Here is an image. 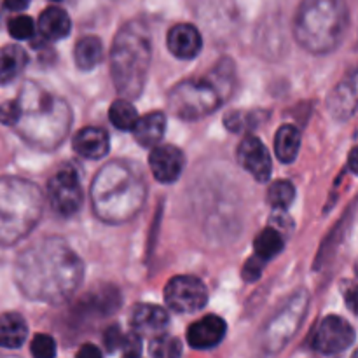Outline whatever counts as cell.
Returning <instances> with one entry per match:
<instances>
[{"label": "cell", "mask_w": 358, "mask_h": 358, "mask_svg": "<svg viewBox=\"0 0 358 358\" xmlns=\"http://www.w3.org/2000/svg\"><path fill=\"white\" fill-rule=\"evenodd\" d=\"M248 119H250V114H247V112L233 110L224 117V124H226V128L229 129V131L241 133L245 131L248 126H252V121H248Z\"/></svg>", "instance_id": "1f68e13d"}, {"label": "cell", "mask_w": 358, "mask_h": 358, "mask_svg": "<svg viewBox=\"0 0 358 358\" xmlns=\"http://www.w3.org/2000/svg\"><path fill=\"white\" fill-rule=\"evenodd\" d=\"M20 119V101L9 100L0 105V122L3 126H14Z\"/></svg>", "instance_id": "d6a6232c"}, {"label": "cell", "mask_w": 358, "mask_h": 358, "mask_svg": "<svg viewBox=\"0 0 358 358\" xmlns=\"http://www.w3.org/2000/svg\"><path fill=\"white\" fill-rule=\"evenodd\" d=\"M296 199V187L290 180H276L268 189V203L276 212H287Z\"/></svg>", "instance_id": "83f0119b"}, {"label": "cell", "mask_w": 358, "mask_h": 358, "mask_svg": "<svg viewBox=\"0 0 358 358\" xmlns=\"http://www.w3.org/2000/svg\"><path fill=\"white\" fill-rule=\"evenodd\" d=\"M7 30H9L10 37L16 38V41H28V38L34 37L35 23L30 16L20 14V16L13 17V20L9 21Z\"/></svg>", "instance_id": "f546056e"}, {"label": "cell", "mask_w": 358, "mask_h": 358, "mask_svg": "<svg viewBox=\"0 0 358 358\" xmlns=\"http://www.w3.org/2000/svg\"><path fill=\"white\" fill-rule=\"evenodd\" d=\"M122 338H124V334H122L121 329H119L117 325H112V327H108L103 334V343H105V348H107V352H110V353L117 352V350L121 348Z\"/></svg>", "instance_id": "d590c367"}, {"label": "cell", "mask_w": 358, "mask_h": 358, "mask_svg": "<svg viewBox=\"0 0 358 358\" xmlns=\"http://www.w3.org/2000/svg\"><path fill=\"white\" fill-rule=\"evenodd\" d=\"M147 184L142 171L126 161L105 164L91 184V203L94 215L108 224L133 219L143 208Z\"/></svg>", "instance_id": "7a4b0ae2"}, {"label": "cell", "mask_w": 358, "mask_h": 358, "mask_svg": "<svg viewBox=\"0 0 358 358\" xmlns=\"http://www.w3.org/2000/svg\"><path fill=\"white\" fill-rule=\"evenodd\" d=\"M103 42L100 41V37H94V35H86L80 41H77L76 51H73V59H76V65L79 70H93L103 62Z\"/></svg>", "instance_id": "603a6c76"}, {"label": "cell", "mask_w": 358, "mask_h": 358, "mask_svg": "<svg viewBox=\"0 0 358 358\" xmlns=\"http://www.w3.org/2000/svg\"><path fill=\"white\" fill-rule=\"evenodd\" d=\"M308 303H310L308 294L304 290L297 292L290 299V303L285 304L282 311L268 322V325L262 329V346L268 352H280L285 346V343H289L294 338L301 322L304 320Z\"/></svg>", "instance_id": "ba28073f"}, {"label": "cell", "mask_w": 358, "mask_h": 358, "mask_svg": "<svg viewBox=\"0 0 358 358\" xmlns=\"http://www.w3.org/2000/svg\"><path fill=\"white\" fill-rule=\"evenodd\" d=\"M84 278L79 255L59 238H44L20 255L16 282L21 292L48 304L65 303Z\"/></svg>", "instance_id": "6da1fadb"}, {"label": "cell", "mask_w": 358, "mask_h": 358, "mask_svg": "<svg viewBox=\"0 0 358 358\" xmlns=\"http://www.w3.org/2000/svg\"><path fill=\"white\" fill-rule=\"evenodd\" d=\"M72 147L79 156L86 159H103L110 150V138L103 128L86 126L73 135Z\"/></svg>", "instance_id": "e0dca14e"}, {"label": "cell", "mask_w": 358, "mask_h": 358, "mask_svg": "<svg viewBox=\"0 0 358 358\" xmlns=\"http://www.w3.org/2000/svg\"><path fill=\"white\" fill-rule=\"evenodd\" d=\"M152 44L143 24L131 21L117 31L110 49V73L122 98H138L145 87Z\"/></svg>", "instance_id": "277c9868"}, {"label": "cell", "mask_w": 358, "mask_h": 358, "mask_svg": "<svg viewBox=\"0 0 358 358\" xmlns=\"http://www.w3.org/2000/svg\"><path fill=\"white\" fill-rule=\"evenodd\" d=\"M30 6V0H3V7L13 13H21Z\"/></svg>", "instance_id": "8d00e7d4"}, {"label": "cell", "mask_w": 358, "mask_h": 358, "mask_svg": "<svg viewBox=\"0 0 358 358\" xmlns=\"http://www.w3.org/2000/svg\"><path fill=\"white\" fill-rule=\"evenodd\" d=\"M119 350H121L124 357H140L142 355V338L131 331L122 338L121 348Z\"/></svg>", "instance_id": "836d02e7"}, {"label": "cell", "mask_w": 358, "mask_h": 358, "mask_svg": "<svg viewBox=\"0 0 358 358\" xmlns=\"http://www.w3.org/2000/svg\"><path fill=\"white\" fill-rule=\"evenodd\" d=\"M149 355L156 358H173L182 355V345L177 338L173 336H168L166 332L164 334L156 336L152 338L149 346Z\"/></svg>", "instance_id": "f1b7e54d"}, {"label": "cell", "mask_w": 358, "mask_h": 358, "mask_svg": "<svg viewBox=\"0 0 358 358\" xmlns=\"http://www.w3.org/2000/svg\"><path fill=\"white\" fill-rule=\"evenodd\" d=\"M348 28V9L343 0H303L297 10L294 34L313 55L332 52Z\"/></svg>", "instance_id": "5b68a950"}, {"label": "cell", "mask_w": 358, "mask_h": 358, "mask_svg": "<svg viewBox=\"0 0 358 358\" xmlns=\"http://www.w3.org/2000/svg\"><path fill=\"white\" fill-rule=\"evenodd\" d=\"M164 301L177 313H196L208 303V289L198 276H175L164 287Z\"/></svg>", "instance_id": "9c48e42d"}, {"label": "cell", "mask_w": 358, "mask_h": 358, "mask_svg": "<svg viewBox=\"0 0 358 358\" xmlns=\"http://www.w3.org/2000/svg\"><path fill=\"white\" fill-rule=\"evenodd\" d=\"M28 65V55L21 45L9 44L0 48V84L13 83Z\"/></svg>", "instance_id": "44dd1931"}, {"label": "cell", "mask_w": 358, "mask_h": 358, "mask_svg": "<svg viewBox=\"0 0 358 358\" xmlns=\"http://www.w3.org/2000/svg\"><path fill=\"white\" fill-rule=\"evenodd\" d=\"M227 324L217 315H206L187 329V343L194 350H212L224 341Z\"/></svg>", "instance_id": "9a60e30c"}, {"label": "cell", "mask_w": 358, "mask_h": 358, "mask_svg": "<svg viewBox=\"0 0 358 358\" xmlns=\"http://www.w3.org/2000/svg\"><path fill=\"white\" fill-rule=\"evenodd\" d=\"M131 131L140 145L145 147V149H152L163 140L164 131H166V115L161 110L149 112L143 117L136 119Z\"/></svg>", "instance_id": "d6986e66"}, {"label": "cell", "mask_w": 358, "mask_h": 358, "mask_svg": "<svg viewBox=\"0 0 358 358\" xmlns=\"http://www.w3.org/2000/svg\"><path fill=\"white\" fill-rule=\"evenodd\" d=\"M30 353L37 358H52L56 355L55 339L48 334H37L30 343Z\"/></svg>", "instance_id": "4dcf8cb0"}, {"label": "cell", "mask_w": 358, "mask_h": 358, "mask_svg": "<svg viewBox=\"0 0 358 358\" xmlns=\"http://www.w3.org/2000/svg\"><path fill=\"white\" fill-rule=\"evenodd\" d=\"M285 248V238L276 227H266L257 234L254 241V254L264 262L271 261Z\"/></svg>", "instance_id": "d4e9b609"}, {"label": "cell", "mask_w": 358, "mask_h": 358, "mask_svg": "<svg viewBox=\"0 0 358 358\" xmlns=\"http://www.w3.org/2000/svg\"><path fill=\"white\" fill-rule=\"evenodd\" d=\"M121 304V296L115 289L108 287V289L100 290V292H91L87 294L83 299L80 306L86 308L87 313H100V315H108L114 313L115 310Z\"/></svg>", "instance_id": "484cf974"}, {"label": "cell", "mask_w": 358, "mask_h": 358, "mask_svg": "<svg viewBox=\"0 0 358 358\" xmlns=\"http://www.w3.org/2000/svg\"><path fill=\"white\" fill-rule=\"evenodd\" d=\"M108 119L121 131H131L138 119V112L128 98H117L115 101H112L110 108H108Z\"/></svg>", "instance_id": "4316f807"}, {"label": "cell", "mask_w": 358, "mask_h": 358, "mask_svg": "<svg viewBox=\"0 0 358 358\" xmlns=\"http://www.w3.org/2000/svg\"><path fill=\"white\" fill-rule=\"evenodd\" d=\"M329 112L336 119H348L357 110V73L353 70L350 77H346L336 90L329 94L327 100Z\"/></svg>", "instance_id": "ac0fdd59"}, {"label": "cell", "mask_w": 358, "mask_h": 358, "mask_svg": "<svg viewBox=\"0 0 358 358\" xmlns=\"http://www.w3.org/2000/svg\"><path fill=\"white\" fill-rule=\"evenodd\" d=\"M28 336V324L20 313L0 315V346L16 350L23 346Z\"/></svg>", "instance_id": "7402d4cb"}, {"label": "cell", "mask_w": 358, "mask_h": 358, "mask_svg": "<svg viewBox=\"0 0 358 358\" xmlns=\"http://www.w3.org/2000/svg\"><path fill=\"white\" fill-rule=\"evenodd\" d=\"M229 93L231 91L215 76L206 79H185L171 90L168 105L177 117L198 121L213 114Z\"/></svg>", "instance_id": "52a82bcc"}, {"label": "cell", "mask_w": 358, "mask_h": 358, "mask_svg": "<svg viewBox=\"0 0 358 358\" xmlns=\"http://www.w3.org/2000/svg\"><path fill=\"white\" fill-rule=\"evenodd\" d=\"M238 163L257 182L269 180L273 173L271 154L254 135H247L238 145Z\"/></svg>", "instance_id": "7c38bea8"}, {"label": "cell", "mask_w": 358, "mask_h": 358, "mask_svg": "<svg viewBox=\"0 0 358 358\" xmlns=\"http://www.w3.org/2000/svg\"><path fill=\"white\" fill-rule=\"evenodd\" d=\"M20 119L14 126L21 136L31 145L52 150L63 142L72 122V112L65 100L42 91L34 83H28L21 90Z\"/></svg>", "instance_id": "3957f363"}, {"label": "cell", "mask_w": 358, "mask_h": 358, "mask_svg": "<svg viewBox=\"0 0 358 358\" xmlns=\"http://www.w3.org/2000/svg\"><path fill=\"white\" fill-rule=\"evenodd\" d=\"M37 28L45 41L55 42L69 37L70 30H72V21H70L69 13L65 9L52 6L42 10L41 16H38Z\"/></svg>", "instance_id": "ffe728a7"}, {"label": "cell", "mask_w": 358, "mask_h": 358, "mask_svg": "<svg viewBox=\"0 0 358 358\" xmlns=\"http://www.w3.org/2000/svg\"><path fill=\"white\" fill-rule=\"evenodd\" d=\"M264 264H266V262L262 261V259H259L255 254L252 255V257L248 259L247 262H245L243 271H241L245 282H255V280L261 278L262 268H264Z\"/></svg>", "instance_id": "e575fe53"}, {"label": "cell", "mask_w": 358, "mask_h": 358, "mask_svg": "<svg viewBox=\"0 0 358 358\" xmlns=\"http://www.w3.org/2000/svg\"><path fill=\"white\" fill-rule=\"evenodd\" d=\"M355 156H357V149H353L352 154H350V168H352L353 173H357V161H355Z\"/></svg>", "instance_id": "f35d334b"}, {"label": "cell", "mask_w": 358, "mask_h": 358, "mask_svg": "<svg viewBox=\"0 0 358 358\" xmlns=\"http://www.w3.org/2000/svg\"><path fill=\"white\" fill-rule=\"evenodd\" d=\"M77 357H80V358H100L101 357V350L96 348L94 345H84L83 348L77 352Z\"/></svg>", "instance_id": "74e56055"}, {"label": "cell", "mask_w": 358, "mask_h": 358, "mask_svg": "<svg viewBox=\"0 0 358 358\" xmlns=\"http://www.w3.org/2000/svg\"><path fill=\"white\" fill-rule=\"evenodd\" d=\"M129 325H131V331L140 338H156L168 331L170 317L166 310L157 304H138L133 308Z\"/></svg>", "instance_id": "5bb4252c"}, {"label": "cell", "mask_w": 358, "mask_h": 358, "mask_svg": "<svg viewBox=\"0 0 358 358\" xmlns=\"http://www.w3.org/2000/svg\"><path fill=\"white\" fill-rule=\"evenodd\" d=\"M150 173L161 184H173L185 168V154L175 145H154L149 154Z\"/></svg>", "instance_id": "4fadbf2b"}, {"label": "cell", "mask_w": 358, "mask_h": 358, "mask_svg": "<svg viewBox=\"0 0 358 358\" xmlns=\"http://www.w3.org/2000/svg\"><path fill=\"white\" fill-rule=\"evenodd\" d=\"M355 343V329L348 320L331 315L318 325L313 336V348L322 355H339Z\"/></svg>", "instance_id": "8fae6325"}, {"label": "cell", "mask_w": 358, "mask_h": 358, "mask_svg": "<svg viewBox=\"0 0 358 358\" xmlns=\"http://www.w3.org/2000/svg\"><path fill=\"white\" fill-rule=\"evenodd\" d=\"M301 131L294 124L280 126L275 135V154L280 163L290 164L299 156Z\"/></svg>", "instance_id": "cb8c5ba5"}, {"label": "cell", "mask_w": 358, "mask_h": 358, "mask_svg": "<svg viewBox=\"0 0 358 358\" xmlns=\"http://www.w3.org/2000/svg\"><path fill=\"white\" fill-rule=\"evenodd\" d=\"M44 208V194L30 180H0V241L14 243L38 224Z\"/></svg>", "instance_id": "8992f818"}, {"label": "cell", "mask_w": 358, "mask_h": 358, "mask_svg": "<svg viewBox=\"0 0 358 358\" xmlns=\"http://www.w3.org/2000/svg\"><path fill=\"white\" fill-rule=\"evenodd\" d=\"M48 199L51 208L62 217H72L80 210L84 201L79 175L73 168L59 170L48 182Z\"/></svg>", "instance_id": "30bf717a"}, {"label": "cell", "mask_w": 358, "mask_h": 358, "mask_svg": "<svg viewBox=\"0 0 358 358\" xmlns=\"http://www.w3.org/2000/svg\"><path fill=\"white\" fill-rule=\"evenodd\" d=\"M166 45L175 58L194 59L203 48L201 31L191 23H178L168 31Z\"/></svg>", "instance_id": "2e32d148"}, {"label": "cell", "mask_w": 358, "mask_h": 358, "mask_svg": "<svg viewBox=\"0 0 358 358\" xmlns=\"http://www.w3.org/2000/svg\"><path fill=\"white\" fill-rule=\"evenodd\" d=\"M51 2H59V0H51Z\"/></svg>", "instance_id": "ab89813d"}]
</instances>
